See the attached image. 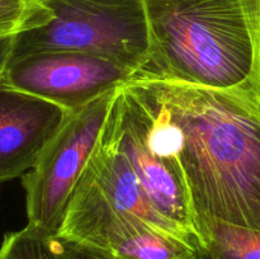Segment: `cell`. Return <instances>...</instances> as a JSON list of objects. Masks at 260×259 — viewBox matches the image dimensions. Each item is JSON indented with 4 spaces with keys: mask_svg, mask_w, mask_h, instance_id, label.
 Here are the masks:
<instances>
[{
    "mask_svg": "<svg viewBox=\"0 0 260 259\" xmlns=\"http://www.w3.org/2000/svg\"><path fill=\"white\" fill-rule=\"evenodd\" d=\"M50 9L41 0H0V40L42 25Z\"/></svg>",
    "mask_w": 260,
    "mask_h": 259,
    "instance_id": "obj_12",
    "label": "cell"
},
{
    "mask_svg": "<svg viewBox=\"0 0 260 259\" xmlns=\"http://www.w3.org/2000/svg\"><path fill=\"white\" fill-rule=\"evenodd\" d=\"M117 89L71 112L46 145L35 167L22 177L29 228L57 234L74 188L106 123Z\"/></svg>",
    "mask_w": 260,
    "mask_h": 259,
    "instance_id": "obj_5",
    "label": "cell"
},
{
    "mask_svg": "<svg viewBox=\"0 0 260 259\" xmlns=\"http://www.w3.org/2000/svg\"><path fill=\"white\" fill-rule=\"evenodd\" d=\"M57 234L101 259H192L194 249L76 184Z\"/></svg>",
    "mask_w": 260,
    "mask_h": 259,
    "instance_id": "obj_6",
    "label": "cell"
},
{
    "mask_svg": "<svg viewBox=\"0 0 260 259\" xmlns=\"http://www.w3.org/2000/svg\"><path fill=\"white\" fill-rule=\"evenodd\" d=\"M192 259H260V230L216 221L196 223Z\"/></svg>",
    "mask_w": 260,
    "mask_h": 259,
    "instance_id": "obj_10",
    "label": "cell"
},
{
    "mask_svg": "<svg viewBox=\"0 0 260 259\" xmlns=\"http://www.w3.org/2000/svg\"><path fill=\"white\" fill-rule=\"evenodd\" d=\"M76 184L91 188L113 207L134 213L154 228L185 241L194 249L190 241L157 215L131 164L117 146L106 126L102 128L98 141Z\"/></svg>",
    "mask_w": 260,
    "mask_h": 259,
    "instance_id": "obj_9",
    "label": "cell"
},
{
    "mask_svg": "<svg viewBox=\"0 0 260 259\" xmlns=\"http://www.w3.org/2000/svg\"><path fill=\"white\" fill-rule=\"evenodd\" d=\"M251 10V18H253V25L254 32H255V70H254L253 80H251V85H253L254 91L258 95L260 101V0H249Z\"/></svg>",
    "mask_w": 260,
    "mask_h": 259,
    "instance_id": "obj_13",
    "label": "cell"
},
{
    "mask_svg": "<svg viewBox=\"0 0 260 259\" xmlns=\"http://www.w3.org/2000/svg\"><path fill=\"white\" fill-rule=\"evenodd\" d=\"M104 126L131 164L157 215L196 248L197 228L179 165L160 140L149 107L127 84L117 89Z\"/></svg>",
    "mask_w": 260,
    "mask_h": 259,
    "instance_id": "obj_4",
    "label": "cell"
},
{
    "mask_svg": "<svg viewBox=\"0 0 260 259\" xmlns=\"http://www.w3.org/2000/svg\"><path fill=\"white\" fill-rule=\"evenodd\" d=\"M13 40L14 38H4L0 40V74L4 70L13 50Z\"/></svg>",
    "mask_w": 260,
    "mask_h": 259,
    "instance_id": "obj_14",
    "label": "cell"
},
{
    "mask_svg": "<svg viewBox=\"0 0 260 259\" xmlns=\"http://www.w3.org/2000/svg\"><path fill=\"white\" fill-rule=\"evenodd\" d=\"M137 75L127 66L90 53L37 51L10 55L0 78L19 90L76 111Z\"/></svg>",
    "mask_w": 260,
    "mask_h": 259,
    "instance_id": "obj_7",
    "label": "cell"
},
{
    "mask_svg": "<svg viewBox=\"0 0 260 259\" xmlns=\"http://www.w3.org/2000/svg\"><path fill=\"white\" fill-rule=\"evenodd\" d=\"M71 112L0 78V183L29 172Z\"/></svg>",
    "mask_w": 260,
    "mask_h": 259,
    "instance_id": "obj_8",
    "label": "cell"
},
{
    "mask_svg": "<svg viewBox=\"0 0 260 259\" xmlns=\"http://www.w3.org/2000/svg\"><path fill=\"white\" fill-rule=\"evenodd\" d=\"M126 84L179 165L196 223L260 230V101L251 83L213 89L139 74Z\"/></svg>",
    "mask_w": 260,
    "mask_h": 259,
    "instance_id": "obj_1",
    "label": "cell"
},
{
    "mask_svg": "<svg viewBox=\"0 0 260 259\" xmlns=\"http://www.w3.org/2000/svg\"><path fill=\"white\" fill-rule=\"evenodd\" d=\"M50 9L42 25L13 40L12 56L78 51L144 73L152 45L145 0H41Z\"/></svg>",
    "mask_w": 260,
    "mask_h": 259,
    "instance_id": "obj_3",
    "label": "cell"
},
{
    "mask_svg": "<svg viewBox=\"0 0 260 259\" xmlns=\"http://www.w3.org/2000/svg\"><path fill=\"white\" fill-rule=\"evenodd\" d=\"M151 60L141 74L213 89L251 83L255 32L249 0H145Z\"/></svg>",
    "mask_w": 260,
    "mask_h": 259,
    "instance_id": "obj_2",
    "label": "cell"
},
{
    "mask_svg": "<svg viewBox=\"0 0 260 259\" xmlns=\"http://www.w3.org/2000/svg\"><path fill=\"white\" fill-rule=\"evenodd\" d=\"M0 259H101L75 241L25 226L4 236Z\"/></svg>",
    "mask_w": 260,
    "mask_h": 259,
    "instance_id": "obj_11",
    "label": "cell"
}]
</instances>
